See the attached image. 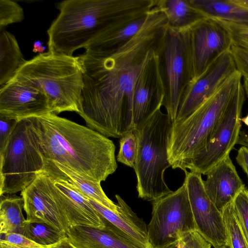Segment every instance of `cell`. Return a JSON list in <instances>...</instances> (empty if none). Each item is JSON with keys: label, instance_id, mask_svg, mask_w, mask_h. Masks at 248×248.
I'll return each instance as SVG.
<instances>
[{"label": "cell", "instance_id": "obj_4", "mask_svg": "<svg viewBox=\"0 0 248 248\" xmlns=\"http://www.w3.org/2000/svg\"><path fill=\"white\" fill-rule=\"evenodd\" d=\"M12 79L42 91L51 113L80 111L83 80L78 57L40 53L27 61Z\"/></svg>", "mask_w": 248, "mask_h": 248}, {"label": "cell", "instance_id": "obj_1", "mask_svg": "<svg viewBox=\"0 0 248 248\" xmlns=\"http://www.w3.org/2000/svg\"><path fill=\"white\" fill-rule=\"evenodd\" d=\"M168 23L152 10L138 32L108 51L78 56L83 74L80 111L87 127L107 137L121 138L134 130L133 95L147 52L157 44Z\"/></svg>", "mask_w": 248, "mask_h": 248}, {"label": "cell", "instance_id": "obj_12", "mask_svg": "<svg viewBox=\"0 0 248 248\" xmlns=\"http://www.w3.org/2000/svg\"><path fill=\"white\" fill-rule=\"evenodd\" d=\"M186 183L191 210L199 231L214 248L227 244L223 216L208 196L202 174L185 172Z\"/></svg>", "mask_w": 248, "mask_h": 248}, {"label": "cell", "instance_id": "obj_16", "mask_svg": "<svg viewBox=\"0 0 248 248\" xmlns=\"http://www.w3.org/2000/svg\"><path fill=\"white\" fill-rule=\"evenodd\" d=\"M51 112L45 94L38 89L14 80L0 88V116L19 121Z\"/></svg>", "mask_w": 248, "mask_h": 248}, {"label": "cell", "instance_id": "obj_40", "mask_svg": "<svg viewBox=\"0 0 248 248\" xmlns=\"http://www.w3.org/2000/svg\"><path fill=\"white\" fill-rule=\"evenodd\" d=\"M46 49V47L43 46V43L40 40L34 42L32 49L33 52H43Z\"/></svg>", "mask_w": 248, "mask_h": 248}, {"label": "cell", "instance_id": "obj_30", "mask_svg": "<svg viewBox=\"0 0 248 248\" xmlns=\"http://www.w3.org/2000/svg\"><path fill=\"white\" fill-rule=\"evenodd\" d=\"M24 18L22 8L10 0H0V31L8 25L21 22Z\"/></svg>", "mask_w": 248, "mask_h": 248}, {"label": "cell", "instance_id": "obj_35", "mask_svg": "<svg viewBox=\"0 0 248 248\" xmlns=\"http://www.w3.org/2000/svg\"><path fill=\"white\" fill-rule=\"evenodd\" d=\"M1 238L16 248H49L40 245L18 233L0 234Z\"/></svg>", "mask_w": 248, "mask_h": 248}, {"label": "cell", "instance_id": "obj_14", "mask_svg": "<svg viewBox=\"0 0 248 248\" xmlns=\"http://www.w3.org/2000/svg\"><path fill=\"white\" fill-rule=\"evenodd\" d=\"M237 71L231 50L221 55L198 79L187 86L172 123L190 115Z\"/></svg>", "mask_w": 248, "mask_h": 248}, {"label": "cell", "instance_id": "obj_20", "mask_svg": "<svg viewBox=\"0 0 248 248\" xmlns=\"http://www.w3.org/2000/svg\"><path fill=\"white\" fill-rule=\"evenodd\" d=\"M117 212L89 199L94 209L106 220L119 229L127 237L142 248H152L148 238L147 227L118 195H115Z\"/></svg>", "mask_w": 248, "mask_h": 248}, {"label": "cell", "instance_id": "obj_26", "mask_svg": "<svg viewBox=\"0 0 248 248\" xmlns=\"http://www.w3.org/2000/svg\"><path fill=\"white\" fill-rule=\"evenodd\" d=\"M0 196V233L21 234L26 219L22 214L24 201L22 197L12 194Z\"/></svg>", "mask_w": 248, "mask_h": 248}, {"label": "cell", "instance_id": "obj_36", "mask_svg": "<svg viewBox=\"0 0 248 248\" xmlns=\"http://www.w3.org/2000/svg\"><path fill=\"white\" fill-rule=\"evenodd\" d=\"M232 52L237 70L242 77L248 76V49L232 45Z\"/></svg>", "mask_w": 248, "mask_h": 248}, {"label": "cell", "instance_id": "obj_6", "mask_svg": "<svg viewBox=\"0 0 248 248\" xmlns=\"http://www.w3.org/2000/svg\"><path fill=\"white\" fill-rule=\"evenodd\" d=\"M160 103L134 130L138 150L134 168L137 176L138 197L153 202L170 193L165 179L171 166L168 146L172 121L162 112Z\"/></svg>", "mask_w": 248, "mask_h": 248}, {"label": "cell", "instance_id": "obj_44", "mask_svg": "<svg viewBox=\"0 0 248 248\" xmlns=\"http://www.w3.org/2000/svg\"><path fill=\"white\" fill-rule=\"evenodd\" d=\"M161 248H179L178 241L172 243L169 246Z\"/></svg>", "mask_w": 248, "mask_h": 248}, {"label": "cell", "instance_id": "obj_21", "mask_svg": "<svg viewBox=\"0 0 248 248\" xmlns=\"http://www.w3.org/2000/svg\"><path fill=\"white\" fill-rule=\"evenodd\" d=\"M42 171L51 177L64 180L77 188L88 199L95 201L105 207L117 212V205L104 192L101 183L89 180L70 169L56 162L44 159Z\"/></svg>", "mask_w": 248, "mask_h": 248}, {"label": "cell", "instance_id": "obj_25", "mask_svg": "<svg viewBox=\"0 0 248 248\" xmlns=\"http://www.w3.org/2000/svg\"><path fill=\"white\" fill-rule=\"evenodd\" d=\"M15 37L5 29L0 31V86L10 81L27 62Z\"/></svg>", "mask_w": 248, "mask_h": 248}, {"label": "cell", "instance_id": "obj_42", "mask_svg": "<svg viewBox=\"0 0 248 248\" xmlns=\"http://www.w3.org/2000/svg\"><path fill=\"white\" fill-rule=\"evenodd\" d=\"M244 83L243 88L245 92V93L248 97V76L244 77Z\"/></svg>", "mask_w": 248, "mask_h": 248}, {"label": "cell", "instance_id": "obj_11", "mask_svg": "<svg viewBox=\"0 0 248 248\" xmlns=\"http://www.w3.org/2000/svg\"><path fill=\"white\" fill-rule=\"evenodd\" d=\"M245 92L241 82L238 86L210 140L188 163L190 171L206 175L218 163L230 155L237 144L241 132V113Z\"/></svg>", "mask_w": 248, "mask_h": 248}, {"label": "cell", "instance_id": "obj_22", "mask_svg": "<svg viewBox=\"0 0 248 248\" xmlns=\"http://www.w3.org/2000/svg\"><path fill=\"white\" fill-rule=\"evenodd\" d=\"M150 12L146 15L133 16L122 19L85 47V53L93 54L104 52L124 44L140 30Z\"/></svg>", "mask_w": 248, "mask_h": 248}, {"label": "cell", "instance_id": "obj_31", "mask_svg": "<svg viewBox=\"0 0 248 248\" xmlns=\"http://www.w3.org/2000/svg\"><path fill=\"white\" fill-rule=\"evenodd\" d=\"M233 210L248 242V189L244 186L232 202Z\"/></svg>", "mask_w": 248, "mask_h": 248}, {"label": "cell", "instance_id": "obj_7", "mask_svg": "<svg viewBox=\"0 0 248 248\" xmlns=\"http://www.w3.org/2000/svg\"><path fill=\"white\" fill-rule=\"evenodd\" d=\"M44 167V160L31 121L29 118L22 119L0 155V196L21 192Z\"/></svg>", "mask_w": 248, "mask_h": 248}, {"label": "cell", "instance_id": "obj_39", "mask_svg": "<svg viewBox=\"0 0 248 248\" xmlns=\"http://www.w3.org/2000/svg\"><path fill=\"white\" fill-rule=\"evenodd\" d=\"M237 144H240L242 146L248 147V134L244 131H241Z\"/></svg>", "mask_w": 248, "mask_h": 248}, {"label": "cell", "instance_id": "obj_43", "mask_svg": "<svg viewBox=\"0 0 248 248\" xmlns=\"http://www.w3.org/2000/svg\"><path fill=\"white\" fill-rule=\"evenodd\" d=\"M0 248H16L2 239L0 240Z\"/></svg>", "mask_w": 248, "mask_h": 248}, {"label": "cell", "instance_id": "obj_3", "mask_svg": "<svg viewBox=\"0 0 248 248\" xmlns=\"http://www.w3.org/2000/svg\"><path fill=\"white\" fill-rule=\"evenodd\" d=\"M157 0H66L47 31L48 51L73 56L122 19L149 13Z\"/></svg>", "mask_w": 248, "mask_h": 248}, {"label": "cell", "instance_id": "obj_45", "mask_svg": "<svg viewBox=\"0 0 248 248\" xmlns=\"http://www.w3.org/2000/svg\"><path fill=\"white\" fill-rule=\"evenodd\" d=\"M241 122L248 126V114L245 117L241 118Z\"/></svg>", "mask_w": 248, "mask_h": 248}, {"label": "cell", "instance_id": "obj_37", "mask_svg": "<svg viewBox=\"0 0 248 248\" xmlns=\"http://www.w3.org/2000/svg\"><path fill=\"white\" fill-rule=\"evenodd\" d=\"M236 160L246 173L248 180V147L241 146L239 148Z\"/></svg>", "mask_w": 248, "mask_h": 248}, {"label": "cell", "instance_id": "obj_27", "mask_svg": "<svg viewBox=\"0 0 248 248\" xmlns=\"http://www.w3.org/2000/svg\"><path fill=\"white\" fill-rule=\"evenodd\" d=\"M21 234L43 246L49 247L60 242L66 233L44 222L26 220Z\"/></svg>", "mask_w": 248, "mask_h": 248}, {"label": "cell", "instance_id": "obj_19", "mask_svg": "<svg viewBox=\"0 0 248 248\" xmlns=\"http://www.w3.org/2000/svg\"><path fill=\"white\" fill-rule=\"evenodd\" d=\"M101 218L104 227H70L67 237L77 248H142L102 216Z\"/></svg>", "mask_w": 248, "mask_h": 248}, {"label": "cell", "instance_id": "obj_8", "mask_svg": "<svg viewBox=\"0 0 248 248\" xmlns=\"http://www.w3.org/2000/svg\"><path fill=\"white\" fill-rule=\"evenodd\" d=\"M148 235L152 248L177 242L185 232L196 230L186 183L176 190L152 202Z\"/></svg>", "mask_w": 248, "mask_h": 248}, {"label": "cell", "instance_id": "obj_24", "mask_svg": "<svg viewBox=\"0 0 248 248\" xmlns=\"http://www.w3.org/2000/svg\"><path fill=\"white\" fill-rule=\"evenodd\" d=\"M156 8L166 16L168 25L182 31L207 17L188 0H157Z\"/></svg>", "mask_w": 248, "mask_h": 248}, {"label": "cell", "instance_id": "obj_33", "mask_svg": "<svg viewBox=\"0 0 248 248\" xmlns=\"http://www.w3.org/2000/svg\"><path fill=\"white\" fill-rule=\"evenodd\" d=\"M19 121L16 119L0 116V155L4 152Z\"/></svg>", "mask_w": 248, "mask_h": 248}, {"label": "cell", "instance_id": "obj_2", "mask_svg": "<svg viewBox=\"0 0 248 248\" xmlns=\"http://www.w3.org/2000/svg\"><path fill=\"white\" fill-rule=\"evenodd\" d=\"M29 118L44 159L99 183L116 171L115 146L108 137L51 112Z\"/></svg>", "mask_w": 248, "mask_h": 248}, {"label": "cell", "instance_id": "obj_29", "mask_svg": "<svg viewBox=\"0 0 248 248\" xmlns=\"http://www.w3.org/2000/svg\"><path fill=\"white\" fill-rule=\"evenodd\" d=\"M119 143L117 161L134 169L138 150L137 139L134 130L125 133L120 138Z\"/></svg>", "mask_w": 248, "mask_h": 248}, {"label": "cell", "instance_id": "obj_10", "mask_svg": "<svg viewBox=\"0 0 248 248\" xmlns=\"http://www.w3.org/2000/svg\"><path fill=\"white\" fill-rule=\"evenodd\" d=\"M165 86L164 106L172 122L184 92L189 83V75L183 37L180 31L168 24L156 47Z\"/></svg>", "mask_w": 248, "mask_h": 248}, {"label": "cell", "instance_id": "obj_13", "mask_svg": "<svg viewBox=\"0 0 248 248\" xmlns=\"http://www.w3.org/2000/svg\"><path fill=\"white\" fill-rule=\"evenodd\" d=\"M157 45L147 52L135 84L132 108L134 130L164 101L165 89Z\"/></svg>", "mask_w": 248, "mask_h": 248}, {"label": "cell", "instance_id": "obj_46", "mask_svg": "<svg viewBox=\"0 0 248 248\" xmlns=\"http://www.w3.org/2000/svg\"><path fill=\"white\" fill-rule=\"evenodd\" d=\"M218 248H231V247L229 244H226L223 245H222L221 246L218 247Z\"/></svg>", "mask_w": 248, "mask_h": 248}, {"label": "cell", "instance_id": "obj_15", "mask_svg": "<svg viewBox=\"0 0 248 248\" xmlns=\"http://www.w3.org/2000/svg\"><path fill=\"white\" fill-rule=\"evenodd\" d=\"M51 178L45 172L21 192L26 220L46 222L66 233L69 227L51 188Z\"/></svg>", "mask_w": 248, "mask_h": 248}, {"label": "cell", "instance_id": "obj_18", "mask_svg": "<svg viewBox=\"0 0 248 248\" xmlns=\"http://www.w3.org/2000/svg\"><path fill=\"white\" fill-rule=\"evenodd\" d=\"M206 175V179L203 181L205 191L220 211L232 202L245 186L230 155L213 167Z\"/></svg>", "mask_w": 248, "mask_h": 248}, {"label": "cell", "instance_id": "obj_5", "mask_svg": "<svg viewBox=\"0 0 248 248\" xmlns=\"http://www.w3.org/2000/svg\"><path fill=\"white\" fill-rule=\"evenodd\" d=\"M242 78L237 71L190 115L172 123L168 159L173 169L187 171V165L210 140Z\"/></svg>", "mask_w": 248, "mask_h": 248}, {"label": "cell", "instance_id": "obj_32", "mask_svg": "<svg viewBox=\"0 0 248 248\" xmlns=\"http://www.w3.org/2000/svg\"><path fill=\"white\" fill-rule=\"evenodd\" d=\"M179 248H211V243L197 230L184 233L178 241Z\"/></svg>", "mask_w": 248, "mask_h": 248}, {"label": "cell", "instance_id": "obj_41", "mask_svg": "<svg viewBox=\"0 0 248 248\" xmlns=\"http://www.w3.org/2000/svg\"><path fill=\"white\" fill-rule=\"evenodd\" d=\"M233 3L248 9V0H231Z\"/></svg>", "mask_w": 248, "mask_h": 248}, {"label": "cell", "instance_id": "obj_28", "mask_svg": "<svg viewBox=\"0 0 248 248\" xmlns=\"http://www.w3.org/2000/svg\"><path fill=\"white\" fill-rule=\"evenodd\" d=\"M232 202L221 210L227 244L231 248H248V242L235 215Z\"/></svg>", "mask_w": 248, "mask_h": 248}, {"label": "cell", "instance_id": "obj_38", "mask_svg": "<svg viewBox=\"0 0 248 248\" xmlns=\"http://www.w3.org/2000/svg\"><path fill=\"white\" fill-rule=\"evenodd\" d=\"M49 248H77L70 241L67 236L60 242L49 247Z\"/></svg>", "mask_w": 248, "mask_h": 248}, {"label": "cell", "instance_id": "obj_34", "mask_svg": "<svg viewBox=\"0 0 248 248\" xmlns=\"http://www.w3.org/2000/svg\"><path fill=\"white\" fill-rule=\"evenodd\" d=\"M221 22L229 31L232 45L248 49V27Z\"/></svg>", "mask_w": 248, "mask_h": 248}, {"label": "cell", "instance_id": "obj_23", "mask_svg": "<svg viewBox=\"0 0 248 248\" xmlns=\"http://www.w3.org/2000/svg\"><path fill=\"white\" fill-rule=\"evenodd\" d=\"M205 16L237 26L248 27V9L231 0H188Z\"/></svg>", "mask_w": 248, "mask_h": 248}, {"label": "cell", "instance_id": "obj_17", "mask_svg": "<svg viewBox=\"0 0 248 248\" xmlns=\"http://www.w3.org/2000/svg\"><path fill=\"white\" fill-rule=\"evenodd\" d=\"M49 176L51 179V188L53 196L69 227H104L101 215L93 206L88 198L70 183Z\"/></svg>", "mask_w": 248, "mask_h": 248}, {"label": "cell", "instance_id": "obj_9", "mask_svg": "<svg viewBox=\"0 0 248 248\" xmlns=\"http://www.w3.org/2000/svg\"><path fill=\"white\" fill-rule=\"evenodd\" d=\"M179 31L185 48L188 85L198 79L221 55L231 50L232 45L227 28L221 22L213 18L206 17Z\"/></svg>", "mask_w": 248, "mask_h": 248}]
</instances>
